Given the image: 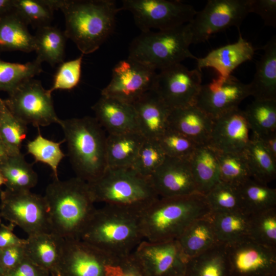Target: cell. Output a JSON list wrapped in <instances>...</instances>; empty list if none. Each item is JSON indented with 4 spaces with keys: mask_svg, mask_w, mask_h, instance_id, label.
<instances>
[{
    "mask_svg": "<svg viewBox=\"0 0 276 276\" xmlns=\"http://www.w3.org/2000/svg\"><path fill=\"white\" fill-rule=\"evenodd\" d=\"M44 197L51 232L64 239H80L96 210L87 182L77 177L54 179Z\"/></svg>",
    "mask_w": 276,
    "mask_h": 276,
    "instance_id": "6da1fadb",
    "label": "cell"
},
{
    "mask_svg": "<svg viewBox=\"0 0 276 276\" xmlns=\"http://www.w3.org/2000/svg\"><path fill=\"white\" fill-rule=\"evenodd\" d=\"M57 8L64 15L66 38L84 55L97 51L113 33L120 11L113 0H57Z\"/></svg>",
    "mask_w": 276,
    "mask_h": 276,
    "instance_id": "7a4b0ae2",
    "label": "cell"
},
{
    "mask_svg": "<svg viewBox=\"0 0 276 276\" xmlns=\"http://www.w3.org/2000/svg\"><path fill=\"white\" fill-rule=\"evenodd\" d=\"M212 214L205 195L159 197L140 214L144 239L150 242L177 240L196 220Z\"/></svg>",
    "mask_w": 276,
    "mask_h": 276,
    "instance_id": "3957f363",
    "label": "cell"
},
{
    "mask_svg": "<svg viewBox=\"0 0 276 276\" xmlns=\"http://www.w3.org/2000/svg\"><path fill=\"white\" fill-rule=\"evenodd\" d=\"M143 239L140 213L108 205L96 209L80 238L109 256L130 254Z\"/></svg>",
    "mask_w": 276,
    "mask_h": 276,
    "instance_id": "277c9868",
    "label": "cell"
},
{
    "mask_svg": "<svg viewBox=\"0 0 276 276\" xmlns=\"http://www.w3.org/2000/svg\"><path fill=\"white\" fill-rule=\"evenodd\" d=\"M68 155L77 177L87 182L100 177L107 168L106 137L95 118L59 120Z\"/></svg>",
    "mask_w": 276,
    "mask_h": 276,
    "instance_id": "5b68a950",
    "label": "cell"
},
{
    "mask_svg": "<svg viewBox=\"0 0 276 276\" xmlns=\"http://www.w3.org/2000/svg\"><path fill=\"white\" fill-rule=\"evenodd\" d=\"M87 183L95 202L140 214L159 198L149 178L131 168H107L100 177Z\"/></svg>",
    "mask_w": 276,
    "mask_h": 276,
    "instance_id": "8992f818",
    "label": "cell"
},
{
    "mask_svg": "<svg viewBox=\"0 0 276 276\" xmlns=\"http://www.w3.org/2000/svg\"><path fill=\"white\" fill-rule=\"evenodd\" d=\"M192 33L190 23L157 31L142 32L131 42L128 58L156 71L197 58L190 51Z\"/></svg>",
    "mask_w": 276,
    "mask_h": 276,
    "instance_id": "52a82bcc",
    "label": "cell"
},
{
    "mask_svg": "<svg viewBox=\"0 0 276 276\" xmlns=\"http://www.w3.org/2000/svg\"><path fill=\"white\" fill-rule=\"evenodd\" d=\"M0 215L29 236L51 233L49 210L44 196L30 190L0 191Z\"/></svg>",
    "mask_w": 276,
    "mask_h": 276,
    "instance_id": "ba28073f",
    "label": "cell"
},
{
    "mask_svg": "<svg viewBox=\"0 0 276 276\" xmlns=\"http://www.w3.org/2000/svg\"><path fill=\"white\" fill-rule=\"evenodd\" d=\"M119 8L132 14L141 32L165 30L189 23L197 12L180 1L123 0Z\"/></svg>",
    "mask_w": 276,
    "mask_h": 276,
    "instance_id": "9c48e42d",
    "label": "cell"
},
{
    "mask_svg": "<svg viewBox=\"0 0 276 276\" xmlns=\"http://www.w3.org/2000/svg\"><path fill=\"white\" fill-rule=\"evenodd\" d=\"M8 109L27 125L47 126L59 120L53 105L52 93L40 81L28 79L9 94L4 100Z\"/></svg>",
    "mask_w": 276,
    "mask_h": 276,
    "instance_id": "30bf717a",
    "label": "cell"
},
{
    "mask_svg": "<svg viewBox=\"0 0 276 276\" xmlns=\"http://www.w3.org/2000/svg\"><path fill=\"white\" fill-rule=\"evenodd\" d=\"M249 13V0H209L189 22L192 44L205 42L213 34L240 26Z\"/></svg>",
    "mask_w": 276,
    "mask_h": 276,
    "instance_id": "8fae6325",
    "label": "cell"
},
{
    "mask_svg": "<svg viewBox=\"0 0 276 276\" xmlns=\"http://www.w3.org/2000/svg\"><path fill=\"white\" fill-rule=\"evenodd\" d=\"M156 71L130 58L117 63L112 77L101 95L132 104L153 89Z\"/></svg>",
    "mask_w": 276,
    "mask_h": 276,
    "instance_id": "7c38bea8",
    "label": "cell"
},
{
    "mask_svg": "<svg viewBox=\"0 0 276 276\" xmlns=\"http://www.w3.org/2000/svg\"><path fill=\"white\" fill-rule=\"evenodd\" d=\"M201 71L178 63L159 71L152 90L171 109L195 104L202 85Z\"/></svg>",
    "mask_w": 276,
    "mask_h": 276,
    "instance_id": "4fadbf2b",
    "label": "cell"
},
{
    "mask_svg": "<svg viewBox=\"0 0 276 276\" xmlns=\"http://www.w3.org/2000/svg\"><path fill=\"white\" fill-rule=\"evenodd\" d=\"M133 255L147 276H184L188 258L177 240L142 241Z\"/></svg>",
    "mask_w": 276,
    "mask_h": 276,
    "instance_id": "5bb4252c",
    "label": "cell"
},
{
    "mask_svg": "<svg viewBox=\"0 0 276 276\" xmlns=\"http://www.w3.org/2000/svg\"><path fill=\"white\" fill-rule=\"evenodd\" d=\"M226 246L232 276L276 274L275 248L260 244L249 238Z\"/></svg>",
    "mask_w": 276,
    "mask_h": 276,
    "instance_id": "9a60e30c",
    "label": "cell"
},
{
    "mask_svg": "<svg viewBox=\"0 0 276 276\" xmlns=\"http://www.w3.org/2000/svg\"><path fill=\"white\" fill-rule=\"evenodd\" d=\"M250 96L249 84L240 81L232 75L218 76L201 86L195 105L213 119L239 107L241 102Z\"/></svg>",
    "mask_w": 276,
    "mask_h": 276,
    "instance_id": "2e32d148",
    "label": "cell"
},
{
    "mask_svg": "<svg viewBox=\"0 0 276 276\" xmlns=\"http://www.w3.org/2000/svg\"><path fill=\"white\" fill-rule=\"evenodd\" d=\"M149 178L160 198L181 197L198 193L189 159L166 156Z\"/></svg>",
    "mask_w": 276,
    "mask_h": 276,
    "instance_id": "e0dca14e",
    "label": "cell"
},
{
    "mask_svg": "<svg viewBox=\"0 0 276 276\" xmlns=\"http://www.w3.org/2000/svg\"><path fill=\"white\" fill-rule=\"evenodd\" d=\"M250 130L244 110L233 109L214 119L209 145L220 152L244 153Z\"/></svg>",
    "mask_w": 276,
    "mask_h": 276,
    "instance_id": "ac0fdd59",
    "label": "cell"
},
{
    "mask_svg": "<svg viewBox=\"0 0 276 276\" xmlns=\"http://www.w3.org/2000/svg\"><path fill=\"white\" fill-rule=\"evenodd\" d=\"M106 256L80 239H64L55 276H103Z\"/></svg>",
    "mask_w": 276,
    "mask_h": 276,
    "instance_id": "d6986e66",
    "label": "cell"
},
{
    "mask_svg": "<svg viewBox=\"0 0 276 276\" xmlns=\"http://www.w3.org/2000/svg\"><path fill=\"white\" fill-rule=\"evenodd\" d=\"M132 105L138 131L146 139L157 140L168 128L171 109L153 90L144 94Z\"/></svg>",
    "mask_w": 276,
    "mask_h": 276,
    "instance_id": "ffe728a7",
    "label": "cell"
},
{
    "mask_svg": "<svg viewBox=\"0 0 276 276\" xmlns=\"http://www.w3.org/2000/svg\"><path fill=\"white\" fill-rule=\"evenodd\" d=\"M92 109L95 118L108 134L138 131L136 113L132 104L101 96Z\"/></svg>",
    "mask_w": 276,
    "mask_h": 276,
    "instance_id": "44dd1931",
    "label": "cell"
},
{
    "mask_svg": "<svg viewBox=\"0 0 276 276\" xmlns=\"http://www.w3.org/2000/svg\"><path fill=\"white\" fill-rule=\"evenodd\" d=\"M213 120L193 104L171 109L168 128L182 134L199 145H209Z\"/></svg>",
    "mask_w": 276,
    "mask_h": 276,
    "instance_id": "7402d4cb",
    "label": "cell"
},
{
    "mask_svg": "<svg viewBox=\"0 0 276 276\" xmlns=\"http://www.w3.org/2000/svg\"><path fill=\"white\" fill-rule=\"evenodd\" d=\"M255 50L240 33L237 41L211 51L205 56L197 58V68L214 69L218 76L227 77L240 64L251 60Z\"/></svg>",
    "mask_w": 276,
    "mask_h": 276,
    "instance_id": "603a6c76",
    "label": "cell"
},
{
    "mask_svg": "<svg viewBox=\"0 0 276 276\" xmlns=\"http://www.w3.org/2000/svg\"><path fill=\"white\" fill-rule=\"evenodd\" d=\"M64 242V239L51 232L29 236L25 244L27 257L48 271L51 276H55L61 262Z\"/></svg>",
    "mask_w": 276,
    "mask_h": 276,
    "instance_id": "cb8c5ba5",
    "label": "cell"
},
{
    "mask_svg": "<svg viewBox=\"0 0 276 276\" xmlns=\"http://www.w3.org/2000/svg\"><path fill=\"white\" fill-rule=\"evenodd\" d=\"M264 51L257 62L256 73L249 84L255 100H276V37L262 47Z\"/></svg>",
    "mask_w": 276,
    "mask_h": 276,
    "instance_id": "d4e9b609",
    "label": "cell"
},
{
    "mask_svg": "<svg viewBox=\"0 0 276 276\" xmlns=\"http://www.w3.org/2000/svg\"><path fill=\"white\" fill-rule=\"evenodd\" d=\"M35 51L34 36L28 25L14 10L0 17V52Z\"/></svg>",
    "mask_w": 276,
    "mask_h": 276,
    "instance_id": "484cf974",
    "label": "cell"
},
{
    "mask_svg": "<svg viewBox=\"0 0 276 276\" xmlns=\"http://www.w3.org/2000/svg\"><path fill=\"white\" fill-rule=\"evenodd\" d=\"M145 140L138 131L108 134L106 137L107 168H131Z\"/></svg>",
    "mask_w": 276,
    "mask_h": 276,
    "instance_id": "4316f807",
    "label": "cell"
},
{
    "mask_svg": "<svg viewBox=\"0 0 276 276\" xmlns=\"http://www.w3.org/2000/svg\"><path fill=\"white\" fill-rule=\"evenodd\" d=\"M184 276H232L226 245L218 243L189 259Z\"/></svg>",
    "mask_w": 276,
    "mask_h": 276,
    "instance_id": "83f0119b",
    "label": "cell"
},
{
    "mask_svg": "<svg viewBox=\"0 0 276 276\" xmlns=\"http://www.w3.org/2000/svg\"><path fill=\"white\" fill-rule=\"evenodd\" d=\"M177 241L188 260L220 243L215 233L212 214L194 221Z\"/></svg>",
    "mask_w": 276,
    "mask_h": 276,
    "instance_id": "f1b7e54d",
    "label": "cell"
},
{
    "mask_svg": "<svg viewBox=\"0 0 276 276\" xmlns=\"http://www.w3.org/2000/svg\"><path fill=\"white\" fill-rule=\"evenodd\" d=\"M189 161L197 192L205 195L220 181L216 151L209 145H199Z\"/></svg>",
    "mask_w": 276,
    "mask_h": 276,
    "instance_id": "f546056e",
    "label": "cell"
},
{
    "mask_svg": "<svg viewBox=\"0 0 276 276\" xmlns=\"http://www.w3.org/2000/svg\"><path fill=\"white\" fill-rule=\"evenodd\" d=\"M35 40L36 59L54 66L64 61L66 40L64 32L51 25L37 29Z\"/></svg>",
    "mask_w": 276,
    "mask_h": 276,
    "instance_id": "4dcf8cb0",
    "label": "cell"
},
{
    "mask_svg": "<svg viewBox=\"0 0 276 276\" xmlns=\"http://www.w3.org/2000/svg\"><path fill=\"white\" fill-rule=\"evenodd\" d=\"M219 242L229 245L249 238L250 215L242 211L212 213Z\"/></svg>",
    "mask_w": 276,
    "mask_h": 276,
    "instance_id": "1f68e13d",
    "label": "cell"
},
{
    "mask_svg": "<svg viewBox=\"0 0 276 276\" xmlns=\"http://www.w3.org/2000/svg\"><path fill=\"white\" fill-rule=\"evenodd\" d=\"M0 172L5 179L6 189L10 190H30L38 182L37 173L21 153L8 156L0 165Z\"/></svg>",
    "mask_w": 276,
    "mask_h": 276,
    "instance_id": "d6a6232c",
    "label": "cell"
},
{
    "mask_svg": "<svg viewBox=\"0 0 276 276\" xmlns=\"http://www.w3.org/2000/svg\"><path fill=\"white\" fill-rule=\"evenodd\" d=\"M244 153L252 179L267 185L275 178L276 159L266 150L256 135L252 133Z\"/></svg>",
    "mask_w": 276,
    "mask_h": 276,
    "instance_id": "836d02e7",
    "label": "cell"
},
{
    "mask_svg": "<svg viewBox=\"0 0 276 276\" xmlns=\"http://www.w3.org/2000/svg\"><path fill=\"white\" fill-rule=\"evenodd\" d=\"M244 212L252 215L276 208V190L249 179L238 187Z\"/></svg>",
    "mask_w": 276,
    "mask_h": 276,
    "instance_id": "e575fe53",
    "label": "cell"
},
{
    "mask_svg": "<svg viewBox=\"0 0 276 276\" xmlns=\"http://www.w3.org/2000/svg\"><path fill=\"white\" fill-rule=\"evenodd\" d=\"M244 111L253 134L276 132V100L254 99Z\"/></svg>",
    "mask_w": 276,
    "mask_h": 276,
    "instance_id": "d590c367",
    "label": "cell"
},
{
    "mask_svg": "<svg viewBox=\"0 0 276 276\" xmlns=\"http://www.w3.org/2000/svg\"><path fill=\"white\" fill-rule=\"evenodd\" d=\"M42 71L41 63L36 59L20 63L5 61L0 57V91L10 94L22 83L33 78Z\"/></svg>",
    "mask_w": 276,
    "mask_h": 276,
    "instance_id": "8d00e7d4",
    "label": "cell"
},
{
    "mask_svg": "<svg viewBox=\"0 0 276 276\" xmlns=\"http://www.w3.org/2000/svg\"><path fill=\"white\" fill-rule=\"evenodd\" d=\"M216 151L220 181L238 187L251 178L244 153Z\"/></svg>",
    "mask_w": 276,
    "mask_h": 276,
    "instance_id": "74e56055",
    "label": "cell"
},
{
    "mask_svg": "<svg viewBox=\"0 0 276 276\" xmlns=\"http://www.w3.org/2000/svg\"><path fill=\"white\" fill-rule=\"evenodd\" d=\"M27 129V125L12 113L5 105L0 113V137L8 156L21 153Z\"/></svg>",
    "mask_w": 276,
    "mask_h": 276,
    "instance_id": "f35d334b",
    "label": "cell"
},
{
    "mask_svg": "<svg viewBox=\"0 0 276 276\" xmlns=\"http://www.w3.org/2000/svg\"><path fill=\"white\" fill-rule=\"evenodd\" d=\"M65 142L63 140L59 142L43 137L40 132L27 144L28 153L34 158L35 162H40L48 165L52 170L54 179H57L58 167L65 155L60 146Z\"/></svg>",
    "mask_w": 276,
    "mask_h": 276,
    "instance_id": "ab89813d",
    "label": "cell"
},
{
    "mask_svg": "<svg viewBox=\"0 0 276 276\" xmlns=\"http://www.w3.org/2000/svg\"><path fill=\"white\" fill-rule=\"evenodd\" d=\"M13 6L28 25L37 29L50 25L55 10L53 0H13Z\"/></svg>",
    "mask_w": 276,
    "mask_h": 276,
    "instance_id": "60d3db41",
    "label": "cell"
},
{
    "mask_svg": "<svg viewBox=\"0 0 276 276\" xmlns=\"http://www.w3.org/2000/svg\"><path fill=\"white\" fill-rule=\"evenodd\" d=\"M249 238L276 248V208L250 215Z\"/></svg>",
    "mask_w": 276,
    "mask_h": 276,
    "instance_id": "b9f144b4",
    "label": "cell"
},
{
    "mask_svg": "<svg viewBox=\"0 0 276 276\" xmlns=\"http://www.w3.org/2000/svg\"><path fill=\"white\" fill-rule=\"evenodd\" d=\"M205 196L213 213L243 212L237 187L220 181Z\"/></svg>",
    "mask_w": 276,
    "mask_h": 276,
    "instance_id": "7bdbcfd3",
    "label": "cell"
},
{
    "mask_svg": "<svg viewBox=\"0 0 276 276\" xmlns=\"http://www.w3.org/2000/svg\"><path fill=\"white\" fill-rule=\"evenodd\" d=\"M166 156L157 140L145 139L131 168L142 176L149 178Z\"/></svg>",
    "mask_w": 276,
    "mask_h": 276,
    "instance_id": "ee69618b",
    "label": "cell"
},
{
    "mask_svg": "<svg viewBox=\"0 0 276 276\" xmlns=\"http://www.w3.org/2000/svg\"><path fill=\"white\" fill-rule=\"evenodd\" d=\"M167 156L189 159L199 146L182 134L168 128L157 140Z\"/></svg>",
    "mask_w": 276,
    "mask_h": 276,
    "instance_id": "f6af8a7d",
    "label": "cell"
},
{
    "mask_svg": "<svg viewBox=\"0 0 276 276\" xmlns=\"http://www.w3.org/2000/svg\"><path fill=\"white\" fill-rule=\"evenodd\" d=\"M83 56L81 54L76 59L59 64L54 76L53 85L48 89L51 93L56 90H71L78 85L81 77Z\"/></svg>",
    "mask_w": 276,
    "mask_h": 276,
    "instance_id": "bcb514c9",
    "label": "cell"
},
{
    "mask_svg": "<svg viewBox=\"0 0 276 276\" xmlns=\"http://www.w3.org/2000/svg\"><path fill=\"white\" fill-rule=\"evenodd\" d=\"M103 276H147L132 253L106 256Z\"/></svg>",
    "mask_w": 276,
    "mask_h": 276,
    "instance_id": "7dc6e473",
    "label": "cell"
},
{
    "mask_svg": "<svg viewBox=\"0 0 276 276\" xmlns=\"http://www.w3.org/2000/svg\"><path fill=\"white\" fill-rule=\"evenodd\" d=\"M249 13L259 15L265 26L276 27V0H249Z\"/></svg>",
    "mask_w": 276,
    "mask_h": 276,
    "instance_id": "c3c4849f",
    "label": "cell"
},
{
    "mask_svg": "<svg viewBox=\"0 0 276 276\" xmlns=\"http://www.w3.org/2000/svg\"><path fill=\"white\" fill-rule=\"evenodd\" d=\"M26 257L25 244L13 246L1 250V264L4 274L16 267Z\"/></svg>",
    "mask_w": 276,
    "mask_h": 276,
    "instance_id": "681fc988",
    "label": "cell"
},
{
    "mask_svg": "<svg viewBox=\"0 0 276 276\" xmlns=\"http://www.w3.org/2000/svg\"><path fill=\"white\" fill-rule=\"evenodd\" d=\"M2 276H51L50 272L27 257L16 267Z\"/></svg>",
    "mask_w": 276,
    "mask_h": 276,
    "instance_id": "f907efd6",
    "label": "cell"
},
{
    "mask_svg": "<svg viewBox=\"0 0 276 276\" xmlns=\"http://www.w3.org/2000/svg\"><path fill=\"white\" fill-rule=\"evenodd\" d=\"M15 225L12 223L8 225L4 223L0 224V249L15 246L25 245L26 239H21L14 233Z\"/></svg>",
    "mask_w": 276,
    "mask_h": 276,
    "instance_id": "816d5d0a",
    "label": "cell"
},
{
    "mask_svg": "<svg viewBox=\"0 0 276 276\" xmlns=\"http://www.w3.org/2000/svg\"><path fill=\"white\" fill-rule=\"evenodd\" d=\"M257 136L266 150L276 159V132Z\"/></svg>",
    "mask_w": 276,
    "mask_h": 276,
    "instance_id": "f5cc1de1",
    "label": "cell"
},
{
    "mask_svg": "<svg viewBox=\"0 0 276 276\" xmlns=\"http://www.w3.org/2000/svg\"><path fill=\"white\" fill-rule=\"evenodd\" d=\"M13 10V0H0V17Z\"/></svg>",
    "mask_w": 276,
    "mask_h": 276,
    "instance_id": "db71d44e",
    "label": "cell"
},
{
    "mask_svg": "<svg viewBox=\"0 0 276 276\" xmlns=\"http://www.w3.org/2000/svg\"><path fill=\"white\" fill-rule=\"evenodd\" d=\"M8 155L0 137V165L7 159Z\"/></svg>",
    "mask_w": 276,
    "mask_h": 276,
    "instance_id": "11a10c76",
    "label": "cell"
},
{
    "mask_svg": "<svg viewBox=\"0 0 276 276\" xmlns=\"http://www.w3.org/2000/svg\"><path fill=\"white\" fill-rule=\"evenodd\" d=\"M5 179L0 172V188L3 186L5 185Z\"/></svg>",
    "mask_w": 276,
    "mask_h": 276,
    "instance_id": "9f6ffc18",
    "label": "cell"
},
{
    "mask_svg": "<svg viewBox=\"0 0 276 276\" xmlns=\"http://www.w3.org/2000/svg\"><path fill=\"white\" fill-rule=\"evenodd\" d=\"M5 106L4 101L0 98V113Z\"/></svg>",
    "mask_w": 276,
    "mask_h": 276,
    "instance_id": "6f0895ef",
    "label": "cell"
},
{
    "mask_svg": "<svg viewBox=\"0 0 276 276\" xmlns=\"http://www.w3.org/2000/svg\"><path fill=\"white\" fill-rule=\"evenodd\" d=\"M0 255H1V249H0ZM4 274V271L2 268L0 260V276H2Z\"/></svg>",
    "mask_w": 276,
    "mask_h": 276,
    "instance_id": "680465c9",
    "label": "cell"
},
{
    "mask_svg": "<svg viewBox=\"0 0 276 276\" xmlns=\"http://www.w3.org/2000/svg\"><path fill=\"white\" fill-rule=\"evenodd\" d=\"M1 216L0 215V224L2 223V219H1Z\"/></svg>",
    "mask_w": 276,
    "mask_h": 276,
    "instance_id": "91938a15",
    "label": "cell"
},
{
    "mask_svg": "<svg viewBox=\"0 0 276 276\" xmlns=\"http://www.w3.org/2000/svg\"><path fill=\"white\" fill-rule=\"evenodd\" d=\"M272 276H276V274H275V275H272Z\"/></svg>",
    "mask_w": 276,
    "mask_h": 276,
    "instance_id": "94428289",
    "label": "cell"
}]
</instances>
